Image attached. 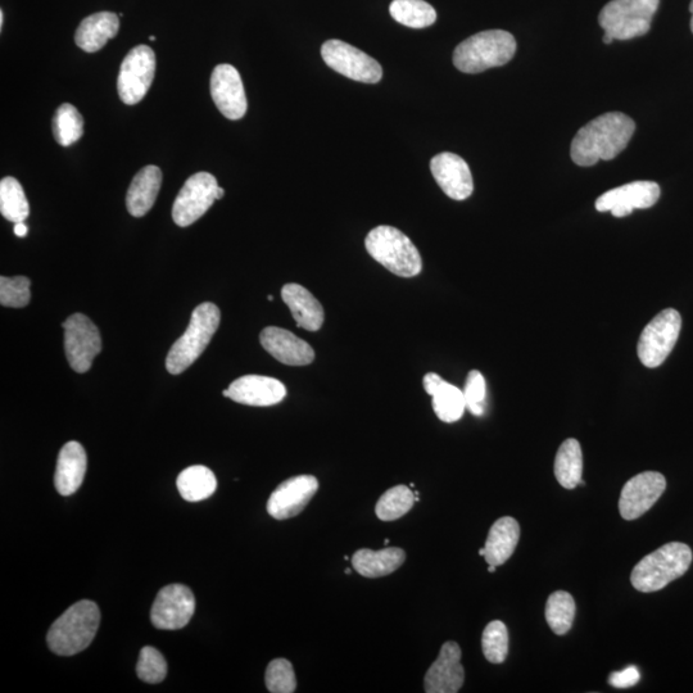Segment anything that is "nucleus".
Wrapping results in <instances>:
<instances>
[{"instance_id":"nucleus-1","label":"nucleus","mask_w":693,"mask_h":693,"mask_svg":"<svg viewBox=\"0 0 693 693\" xmlns=\"http://www.w3.org/2000/svg\"><path fill=\"white\" fill-rule=\"evenodd\" d=\"M636 124L620 112L605 113L588 122L575 135L570 156L578 166L590 167L597 162L614 160L627 148Z\"/></svg>"},{"instance_id":"nucleus-2","label":"nucleus","mask_w":693,"mask_h":693,"mask_svg":"<svg viewBox=\"0 0 693 693\" xmlns=\"http://www.w3.org/2000/svg\"><path fill=\"white\" fill-rule=\"evenodd\" d=\"M101 624V611L93 601L76 602L52 624L47 634L49 649L60 656L88 649Z\"/></svg>"},{"instance_id":"nucleus-3","label":"nucleus","mask_w":693,"mask_h":693,"mask_svg":"<svg viewBox=\"0 0 693 693\" xmlns=\"http://www.w3.org/2000/svg\"><path fill=\"white\" fill-rule=\"evenodd\" d=\"M691 563V548L685 543L670 542L634 566L631 582L637 591L643 593L660 591L685 575Z\"/></svg>"},{"instance_id":"nucleus-4","label":"nucleus","mask_w":693,"mask_h":693,"mask_svg":"<svg viewBox=\"0 0 693 693\" xmlns=\"http://www.w3.org/2000/svg\"><path fill=\"white\" fill-rule=\"evenodd\" d=\"M516 40L504 30H488L475 34L457 45L454 65L464 74H479L513 60Z\"/></svg>"},{"instance_id":"nucleus-5","label":"nucleus","mask_w":693,"mask_h":693,"mask_svg":"<svg viewBox=\"0 0 693 693\" xmlns=\"http://www.w3.org/2000/svg\"><path fill=\"white\" fill-rule=\"evenodd\" d=\"M220 320L221 312L214 303L205 302L194 308L188 329L167 355L166 369L170 374L184 373L201 357L219 329Z\"/></svg>"},{"instance_id":"nucleus-6","label":"nucleus","mask_w":693,"mask_h":693,"mask_svg":"<svg viewBox=\"0 0 693 693\" xmlns=\"http://www.w3.org/2000/svg\"><path fill=\"white\" fill-rule=\"evenodd\" d=\"M365 247L375 261L400 278H414L423 270L418 248L393 226L382 225L371 230L365 239Z\"/></svg>"},{"instance_id":"nucleus-7","label":"nucleus","mask_w":693,"mask_h":693,"mask_svg":"<svg viewBox=\"0 0 693 693\" xmlns=\"http://www.w3.org/2000/svg\"><path fill=\"white\" fill-rule=\"evenodd\" d=\"M660 0H611L600 12L599 22L614 40H631L649 33Z\"/></svg>"},{"instance_id":"nucleus-8","label":"nucleus","mask_w":693,"mask_h":693,"mask_svg":"<svg viewBox=\"0 0 693 693\" xmlns=\"http://www.w3.org/2000/svg\"><path fill=\"white\" fill-rule=\"evenodd\" d=\"M682 317L674 308H667L646 325L638 342V357L646 368L655 369L664 364L678 341Z\"/></svg>"},{"instance_id":"nucleus-9","label":"nucleus","mask_w":693,"mask_h":693,"mask_svg":"<svg viewBox=\"0 0 693 693\" xmlns=\"http://www.w3.org/2000/svg\"><path fill=\"white\" fill-rule=\"evenodd\" d=\"M156 74V54L147 45L131 49L122 61L117 92L121 101L128 106L142 101L153 83Z\"/></svg>"},{"instance_id":"nucleus-10","label":"nucleus","mask_w":693,"mask_h":693,"mask_svg":"<svg viewBox=\"0 0 693 693\" xmlns=\"http://www.w3.org/2000/svg\"><path fill=\"white\" fill-rule=\"evenodd\" d=\"M326 65L338 74L360 83L377 84L383 77L382 66L373 57L342 40H328L321 47Z\"/></svg>"},{"instance_id":"nucleus-11","label":"nucleus","mask_w":693,"mask_h":693,"mask_svg":"<svg viewBox=\"0 0 693 693\" xmlns=\"http://www.w3.org/2000/svg\"><path fill=\"white\" fill-rule=\"evenodd\" d=\"M217 180L210 172H198L190 176L181 188L172 206V219L180 228H187L201 219L214 205Z\"/></svg>"},{"instance_id":"nucleus-12","label":"nucleus","mask_w":693,"mask_h":693,"mask_svg":"<svg viewBox=\"0 0 693 693\" xmlns=\"http://www.w3.org/2000/svg\"><path fill=\"white\" fill-rule=\"evenodd\" d=\"M67 361L76 373L84 374L92 368L95 357L102 351L101 333L83 314H74L63 323Z\"/></svg>"},{"instance_id":"nucleus-13","label":"nucleus","mask_w":693,"mask_h":693,"mask_svg":"<svg viewBox=\"0 0 693 693\" xmlns=\"http://www.w3.org/2000/svg\"><path fill=\"white\" fill-rule=\"evenodd\" d=\"M196 611L193 592L184 584L163 587L153 602L151 620L154 627L163 631H176L187 627Z\"/></svg>"},{"instance_id":"nucleus-14","label":"nucleus","mask_w":693,"mask_h":693,"mask_svg":"<svg viewBox=\"0 0 693 693\" xmlns=\"http://www.w3.org/2000/svg\"><path fill=\"white\" fill-rule=\"evenodd\" d=\"M667 488V479L656 471H645L629 479L622 489L619 511L625 520H636L658 502Z\"/></svg>"},{"instance_id":"nucleus-15","label":"nucleus","mask_w":693,"mask_h":693,"mask_svg":"<svg viewBox=\"0 0 693 693\" xmlns=\"http://www.w3.org/2000/svg\"><path fill=\"white\" fill-rule=\"evenodd\" d=\"M659 198L660 187L654 181H634L602 194L596 201V210L611 212L615 217H625L634 210H646L654 206Z\"/></svg>"},{"instance_id":"nucleus-16","label":"nucleus","mask_w":693,"mask_h":693,"mask_svg":"<svg viewBox=\"0 0 693 693\" xmlns=\"http://www.w3.org/2000/svg\"><path fill=\"white\" fill-rule=\"evenodd\" d=\"M319 482L314 475H298L285 480L267 501V513L276 520H287L300 515L316 495Z\"/></svg>"},{"instance_id":"nucleus-17","label":"nucleus","mask_w":693,"mask_h":693,"mask_svg":"<svg viewBox=\"0 0 693 693\" xmlns=\"http://www.w3.org/2000/svg\"><path fill=\"white\" fill-rule=\"evenodd\" d=\"M211 97L217 110L226 119L240 120L246 115L248 103L242 77L235 67L219 65L211 75Z\"/></svg>"},{"instance_id":"nucleus-18","label":"nucleus","mask_w":693,"mask_h":693,"mask_svg":"<svg viewBox=\"0 0 693 693\" xmlns=\"http://www.w3.org/2000/svg\"><path fill=\"white\" fill-rule=\"evenodd\" d=\"M461 649L456 642H446L432 667L425 674L427 693H456L464 686L465 672L461 665Z\"/></svg>"},{"instance_id":"nucleus-19","label":"nucleus","mask_w":693,"mask_h":693,"mask_svg":"<svg viewBox=\"0 0 693 693\" xmlns=\"http://www.w3.org/2000/svg\"><path fill=\"white\" fill-rule=\"evenodd\" d=\"M430 171L447 197L465 201L473 194V176L468 163L457 154L445 152L433 157Z\"/></svg>"},{"instance_id":"nucleus-20","label":"nucleus","mask_w":693,"mask_h":693,"mask_svg":"<svg viewBox=\"0 0 693 693\" xmlns=\"http://www.w3.org/2000/svg\"><path fill=\"white\" fill-rule=\"evenodd\" d=\"M228 389L230 400L255 407L278 405L287 396V388L280 380L262 375H244Z\"/></svg>"},{"instance_id":"nucleus-21","label":"nucleus","mask_w":693,"mask_h":693,"mask_svg":"<svg viewBox=\"0 0 693 693\" xmlns=\"http://www.w3.org/2000/svg\"><path fill=\"white\" fill-rule=\"evenodd\" d=\"M260 342L275 360L288 366H306L315 360L314 348L289 330L267 326L260 335Z\"/></svg>"},{"instance_id":"nucleus-22","label":"nucleus","mask_w":693,"mask_h":693,"mask_svg":"<svg viewBox=\"0 0 693 693\" xmlns=\"http://www.w3.org/2000/svg\"><path fill=\"white\" fill-rule=\"evenodd\" d=\"M88 457L79 442H69L62 447L58 456L54 486L61 496H71L84 482Z\"/></svg>"},{"instance_id":"nucleus-23","label":"nucleus","mask_w":693,"mask_h":693,"mask_svg":"<svg viewBox=\"0 0 693 693\" xmlns=\"http://www.w3.org/2000/svg\"><path fill=\"white\" fill-rule=\"evenodd\" d=\"M424 389L433 397V410L443 423H456L466 410L464 391L443 380L436 373L424 377Z\"/></svg>"},{"instance_id":"nucleus-24","label":"nucleus","mask_w":693,"mask_h":693,"mask_svg":"<svg viewBox=\"0 0 693 693\" xmlns=\"http://www.w3.org/2000/svg\"><path fill=\"white\" fill-rule=\"evenodd\" d=\"M282 298L291 310L298 328L308 332L321 329L325 320L324 308L314 294L300 284L289 283L282 289Z\"/></svg>"},{"instance_id":"nucleus-25","label":"nucleus","mask_w":693,"mask_h":693,"mask_svg":"<svg viewBox=\"0 0 693 693\" xmlns=\"http://www.w3.org/2000/svg\"><path fill=\"white\" fill-rule=\"evenodd\" d=\"M120 30V20L116 13L99 12L86 17L77 27L75 43L88 53H95L115 38Z\"/></svg>"},{"instance_id":"nucleus-26","label":"nucleus","mask_w":693,"mask_h":693,"mask_svg":"<svg viewBox=\"0 0 693 693\" xmlns=\"http://www.w3.org/2000/svg\"><path fill=\"white\" fill-rule=\"evenodd\" d=\"M162 184V172L157 166H146L131 181L126 207L134 217L147 215L156 202Z\"/></svg>"},{"instance_id":"nucleus-27","label":"nucleus","mask_w":693,"mask_h":693,"mask_svg":"<svg viewBox=\"0 0 693 693\" xmlns=\"http://www.w3.org/2000/svg\"><path fill=\"white\" fill-rule=\"evenodd\" d=\"M406 560V552L402 548L388 547L380 551L368 548L355 552L352 556V566L357 573L365 578H382L400 569Z\"/></svg>"},{"instance_id":"nucleus-28","label":"nucleus","mask_w":693,"mask_h":693,"mask_svg":"<svg viewBox=\"0 0 693 693\" xmlns=\"http://www.w3.org/2000/svg\"><path fill=\"white\" fill-rule=\"evenodd\" d=\"M520 538V525L511 516L498 519L492 525L486 542V559L491 565H504L513 556Z\"/></svg>"},{"instance_id":"nucleus-29","label":"nucleus","mask_w":693,"mask_h":693,"mask_svg":"<svg viewBox=\"0 0 693 693\" xmlns=\"http://www.w3.org/2000/svg\"><path fill=\"white\" fill-rule=\"evenodd\" d=\"M583 454L577 439L569 438L557 451L555 477L561 487L574 489L583 484Z\"/></svg>"},{"instance_id":"nucleus-30","label":"nucleus","mask_w":693,"mask_h":693,"mask_svg":"<svg viewBox=\"0 0 693 693\" xmlns=\"http://www.w3.org/2000/svg\"><path fill=\"white\" fill-rule=\"evenodd\" d=\"M176 486L185 501L199 502L214 495L217 480L215 474L206 466L194 465L181 471Z\"/></svg>"},{"instance_id":"nucleus-31","label":"nucleus","mask_w":693,"mask_h":693,"mask_svg":"<svg viewBox=\"0 0 693 693\" xmlns=\"http://www.w3.org/2000/svg\"><path fill=\"white\" fill-rule=\"evenodd\" d=\"M389 13L398 24L411 29H425L437 21L436 9L424 0H393Z\"/></svg>"},{"instance_id":"nucleus-32","label":"nucleus","mask_w":693,"mask_h":693,"mask_svg":"<svg viewBox=\"0 0 693 693\" xmlns=\"http://www.w3.org/2000/svg\"><path fill=\"white\" fill-rule=\"evenodd\" d=\"M0 212L11 223H24L30 215L29 202L24 188L15 178H4L0 181Z\"/></svg>"},{"instance_id":"nucleus-33","label":"nucleus","mask_w":693,"mask_h":693,"mask_svg":"<svg viewBox=\"0 0 693 693\" xmlns=\"http://www.w3.org/2000/svg\"><path fill=\"white\" fill-rule=\"evenodd\" d=\"M548 627L557 636H564L573 627L575 618V601L570 593L557 591L548 597L546 604Z\"/></svg>"},{"instance_id":"nucleus-34","label":"nucleus","mask_w":693,"mask_h":693,"mask_svg":"<svg viewBox=\"0 0 693 693\" xmlns=\"http://www.w3.org/2000/svg\"><path fill=\"white\" fill-rule=\"evenodd\" d=\"M53 134L56 142L62 147H70L83 137L84 119L72 104H62L56 111L53 120Z\"/></svg>"},{"instance_id":"nucleus-35","label":"nucleus","mask_w":693,"mask_h":693,"mask_svg":"<svg viewBox=\"0 0 693 693\" xmlns=\"http://www.w3.org/2000/svg\"><path fill=\"white\" fill-rule=\"evenodd\" d=\"M415 501V493L409 487H393L379 498L375 513L382 522H394L409 513Z\"/></svg>"},{"instance_id":"nucleus-36","label":"nucleus","mask_w":693,"mask_h":693,"mask_svg":"<svg viewBox=\"0 0 693 693\" xmlns=\"http://www.w3.org/2000/svg\"><path fill=\"white\" fill-rule=\"evenodd\" d=\"M482 649L489 663L502 664L506 660L509 654V632L500 620H493L484 629Z\"/></svg>"},{"instance_id":"nucleus-37","label":"nucleus","mask_w":693,"mask_h":693,"mask_svg":"<svg viewBox=\"0 0 693 693\" xmlns=\"http://www.w3.org/2000/svg\"><path fill=\"white\" fill-rule=\"evenodd\" d=\"M265 682L267 690L271 693L296 692V674L291 661L287 659H275L266 669Z\"/></svg>"},{"instance_id":"nucleus-38","label":"nucleus","mask_w":693,"mask_h":693,"mask_svg":"<svg viewBox=\"0 0 693 693\" xmlns=\"http://www.w3.org/2000/svg\"><path fill=\"white\" fill-rule=\"evenodd\" d=\"M137 674L143 682L149 683V685H157V683L165 681L167 676L166 659L154 647H143L139 655Z\"/></svg>"},{"instance_id":"nucleus-39","label":"nucleus","mask_w":693,"mask_h":693,"mask_svg":"<svg viewBox=\"0 0 693 693\" xmlns=\"http://www.w3.org/2000/svg\"><path fill=\"white\" fill-rule=\"evenodd\" d=\"M31 282L26 276L15 278H0V303L4 307L22 308L29 305L31 300Z\"/></svg>"},{"instance_id":"nucleus-40","label":"nucleus","mask_w":693,"mask_h":693,"mask_svg":"<svg viewBox=\"0 0 693 693\" xmlns=\"http://www.w3.org/2000/svg\"><path fill=\"white\" fill-rule=\"evenodd\" d=\"M464 396L466 410L474 416H482L486 411L487 384L480 371H470L465 383Z\"/></svg>"},{"instance_id":"nucleus-41","label":"nucleus","mask_w":693,"mask_h":693,"mask_svg":"<svg viewBox=\"0 0 693 693\" xmlns=\"http://www.w3.org/2000/svg\"><path fill=\"white\" fill-rule=\"evenodd\" d=\"M640 672L636 667H629L622 672H615L609 677V683L615 688H629L640 682Z\"/></svg>"},{"instance_id":"nucleus-42","label":"nucleus","mask_w":693,"mask_h":693,"mask_svg":"<svg viewBox=\"0 0 693 693\" xmlns=\"http://www.w3.org/2000/svg\"><path fill=\"white\" fill-rule=\"evenodd\" d=\"M27 231H29V228L25 225V223H17L15 224V234L16 237L18 238H25L27 235Z\"/></svg>"},{"instance_id":"nucleus-43","label":"nucleus","mask_w":693,"mask_h":693,"mask_svg":"<svg viewBox=\"0 0 693 693\" xmlns=\"http://www.w3.org/2000/svg\"><path fill=\"white\" fill-rule=\"evenodd\" d=\"M225 196V190L223 188H217L216 198L221 199Z\"/></svg>"},{"instance_id":"nucleus-44","label":"nucleus","mask_w":693,"mask_h":693,"mask_svg":"<svg viewBox=\"0 0 693 693\" xmlns=\"http://www.w3.org/2000/svg\"><path fill=\"white\" fill-rule=\"evenodd\" d=\"M602 40H604L605 44H611L614 42V39L611 38V36L609 34H606V33L604 35V39H602Z\"/></svg>"},{"instance_id":"nucleus-45","label":"nucleus","mask_w":693,"mask_h":693,"mask_svg":"<svg viewBox=\"0 0 693 693\" xmlns=\"http://www.w3.org/2000/svg\"><path fill=\"white\" fill-rule=\"evenodd\" d=\"M496 569H497V566H496V565H491V564H489V566H488V572H489V573H495V572H496Z\"/></svg>"},{"instance_id":"nucleus-46","label":"nucleus","mask_w":693,"mask_h":693,"mask_svg":"<svg viewBox=\"0 0 693 693\" xmlns=\"http://www.w3.org/2000/svg\"><path fill=\"white\" fill-rule=\"evenodd\" d=\"M690 12L692 13V18H691V30H692V33H693V0H691Z\"/></svg>"},{"instance_id":"nucleus-47","label":"nucleus","mask_w":693,"mask_h":693,"mask_svg":"<svg viewBox=\"0 0 693 693\" xmlns=\"http://www.w3.org/2000/svg\"><path fill=\"white\" fill-rule=\"evenodd\" d=\"M4 24V13L3 11H0V29H2Z\"/></svg>"},{"instance_id":"nucleus-48","label":"nucleus","mask_w":693,"mask_h":693,"mask_svg":"<svg viewBox=\"0 0 693 693\" xmlns=\"http://www.w3.org/2000/svg\"><path fill=\"white\" fill-rule=\"evenodd\" d=\"M479 555H480V556L486 555V548H484V547H483V548H480V550H479Z\"/></svg>"},{"instance_id":"nucleus-49","label":"nucleus","mask_w":693,"mask_h":693,"mask_svg":"<svg viewBox=\"0 0 693 693\" xmlns=\"http://www.w3.org/2000/svg\"><path fill=\"white\" fill-rule=\"evenodd\" d=\"M267 300L273 301V300H274V297H273V296H269V297H267Z\"/></svg>"},{"instance_id":"nucleus-50","label":"nucleus","mask_w":693,"mask_h":693,"mask_svg":"<svg viewBox=\"0 0 693 693\" xmlns=\"http://www.w3.org/2000/svg\"><path fill=\"white\" fill-rule=\"evenodd\" d=\"M149 40H151V42H154V40H156V38H154V36H151V38H149Z\"/></svg>"},{"instance_id":"nucleus-51","label":"nucleus","mask_w":693,"mask_h":693,"mask_svg":"<svg viewBox=\"0 0 693 693\" xmlns=\"http://www.w3.org/2000/svg\"><path fill=\"white\" fill-rule=\"evenodd\" d=\"M351 572H352L351 569H347V570H346V573H347V574H351Z\"/></svg>"}]
</instances>
